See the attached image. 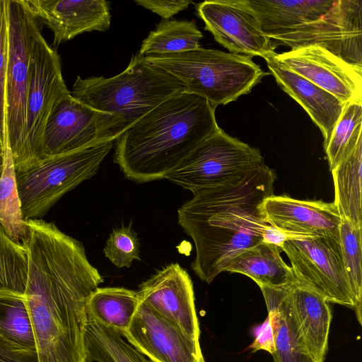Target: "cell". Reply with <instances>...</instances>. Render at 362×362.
Masks as SVG:
<instances>
[{"label":"cell","instance_id":"1","mask_svg":"<svg viewBox=\"0 0 362 362\" xmlns=\"http://www.w3.org/2000/svg\"><path fill=\"white\" fill-rule=\"evenodd\" d=\"M22 245L28 275L24 300L37 362H88L86 304L103 282L81 243L54 223L31 221Z\"/></svg>","mask_w":362,"mask_h":362},{"label":"cell","instance_id":"2","mask_svg":"<svg viewBox=\"0 0 362 362\" xmlns=\"http://www.w3.org/2000/svg\"><path fill=\"white\" fill-rule=\"evenodd\" d=\"M276 179L264 162L232 182L193 192L178 209V223L195 246L191 268L202 281L211 283L238 254L263 242L269 224L262 204Z\"/></svg>","mask_w":362,"mask_h":362},{"label":"cell","instance_id":"3","mask_svg":"<svg viewBox=\"0 0 362 362\" xmlns=\"http://www.w3.org/2000/svg\"><path fill=\"white\" fill-rule=\"evenodd\" d=\"M215 110L187 90L170 97L115 140L114 162L134 182L164 179L219 128Z\"/></svg>","mask_w":362,"mask_h":362},{"label":"cell","instance_id":"4","mask_svg":"<svg viewBox=\"0 0 362 362\" xmlns=\"http://www.w3.org/2000/svg\"><path fill=\"white\" fill-rule=\"evenodd\" d=\"M185 90L180 81L136 53L125 70L113 77L78 76L70 93L82 103L113 115L122 134L158 104Z\"/></svg>","mask_w":362,"mask_h":362},{"label":"cell","instance_id":"5","mask_svg":"<svg viewBox=\"0 0 362 362\" xmlns=\"http://www.w3.org/2000/svg\"><path fill=\"white\" fill-rule=\"evenodd\" d=\"M144 58L180 81L187 92L205 98L214 108L248 94L267 75L252 57L218 49L199 47Z\"/></svg>","mask_w":362,"mask_h":362},{"label":"cell","instance_id":"6","mask_svg":"<svg viewBox=\"0 0 362 362\" xmlns=\"http://www.w3.org/2000/svg\"><path fill=\"white\" fill-rule=\"evenodd\" d=\"M8 18V65L6 100L8 145L16 171L33 167L27 134V98L30 59L37 19L25 0H6Z\"/></svg>","mask_w":362,"mask_h":362},{"label":"cell","instance_id":"7","mask_svg":"<svg viewBox=\"0 0 362 362\" xmlns=\"http://www.w3.org/2000/svg\"><path fill=\"white\" fill-rule=\"evenodd\" d=\"M113 141L49 157L26 170L16 171L24 218L40 219L63 195L93 176Z\"/></svg>","mask_w":362,"mask_h":362},{"label":"cell","instance_id":"8","mask_svg":"<svg viewBox=\"0 0 362 362\" xmlns=\"http://www.w3.org/2000/svg\"><path fill=\"white\" fill-rule=\"evenodd\" d=\"M264 162L258 148L219 127L164 179L193 192L232 182Z\"/></svg>","mask_w":362,"mask_h":362},{"label":"cell","instance_id":"9","mask_svg":"<svg viewBox=\"0 0 362 362\" xmlns=\"http://www.w3.org/2000/svg\"><path fill=\"white\" fill-rule=\"evenodd\" d=\"M297 281L328 303L354 310V300L344 267L339 238L290 235L281 246Z\"/></svg>","mask_w":362,"mask_h":362},{"label":"cell","instance_id":"10","mask_svg":"<svg viewBox=\"0 0 362 362\" xmlns=\"http://www.w3.org/2000/svg\"><path fill=\"white\" fill-rule=\"evenodd\" d=\"M274 45L291 49L321 46L346 62L362 66V1L338 0L322 18L267 35Z\"/></svg>","mask_w":362,"mask_h":362},{"label":"cell","instance_id":"11","mask_svg":"<svg viewBox=\"0 0 362 362\" xmlns=\"http://www.w3.org/2000/svg\"><path fill=\"white\" fill-rule=\"evenodd\" d=\"M69 94L63 79L59 55L47 42L40 29L30 59L27 98V134L33 167L44 160L43 134L49 115Z\"/></svg>","mask_w":362,"mask_h":362},{"label":"cell","instance_id":"12","mask_svg":"<svg viewBox=\"0 0 362 362\" xmlns=\"http://www.w3.org/2000/svg\"><path fill=\"white\" fill-rule=\"evenodd\" d=\"M122 134L118 120L74 98H64L49 115L44 131V160L93 144L115 141Z\"/></svg>","mask_w":362,"mask_h":362},{"label":"cell","instance_id":"13","mask_svg":"<svg viewBox=\"0 0 362 362\" xmlns=\"http://www.w3.org/2000/svg\"><path fill=\"white\" fill-rule=\"evenodd\" d=\"M206 30L230 52L264 59L276 46L247 0H209L196 5Z\"/></svg>","mask_w":362,"mask_h":362},{"label":"cell","instance_id":"14","mask_svg":"<svg viewBox=\"0 0 362 362\" xmlns=\"http://www.w3.org/2000/svg\"><path fill=\"white\" fill-rule=\"evenodd\" d=\"M121 335L153 362H205L199 340L141 300Z\"/></svg>","mask_w":362,"mask_h":362},{"label":"cell","instance_id":"15","mask_svg":"<svg viewBox=\"0 0 362 362\" xmlns=\"http://www.w3.org/2000/svg\"><path fill=\"white\" fill-rule=\"evenodd\" d=\"M273 56L284 67L333 95L344 105L362 101V66L318 45L274 52Z\"/></svg>","mask_w":362,"mask_h":362},{"label":"cell","instance_id":"16","mask_svg":"<svg viewBox=\"0 0 362 362\" xmlns=\"http://www.w3.org/2000/svg\"><path fill=\"white\" fill-rule=\"evenodd\" d=\"M137 293L141 301L174 322L192 339H199L192 279L179 264L171 263L157 271L139 285Z\"/></svg>","mask_w":362,"mask_h":362},{"label":"cell","instance_id":"17","mask_svg":"<svg viewBox=\"0 0 362 362\" xmlns=\"http://www.w3.org/2000/svg\"><path fill=\"white\" fill-rule=\"evenodd\" d=\"M262 211L269 225L289 236L339 238L341 217L334 202L273 194L264 201Z\"/></svg>","mask_w":362,"mask_h":362},{"label":"cell","instance_id":"18","mask_svg":"<svg viewBox=\"0 0 362 362\" xmlns=\"http://www.w3.org/2000/svg\"><path fill=\"white\" fill-rule=\"evenodd\" d=\"M32 13L52 31V46L86 32L108 30L110 2L105 0H25Z\"/></svg>","mask_w":362,"mask_h":362},{"label":"cell","instance_id":"19","mask_svg":"<svg viewBox=\"0 0 362 362\" xmlns=\"http://www.w3.org/2000/svg\"><path fill=\"white\" fill-rule=\"evenodd\" d=\"M284 292L299 346L315 362H324L332 318L329 303L298 281L285 286Z\"/></svg>","mask_w":362,"mask_h":362},{"label":"cell","instance_id":"20","mask_svg":"<svg viewBox=\"0 0 362 362\" xmlns=\"http://www.w3.org/2000/svg\"><path fill=\"white\" fill-rule=\"evenodd\" d=\"M274 53L264 59L270 73L281 89L302 106L319 127L325 145L345 105L333 95L279 64Z\"/></svg>","mask_w":362,"mask_h":362},{"label":"cell","instance_id":"21","mask_svg":"<svg viewBox=\"0 0 362 362\" xmlns=\"http://www.w3.org/2000/svg\"><path fill=\"white\" fill-rule=\"evenodd\" d=\"M281 249L265 242L238 254L226 271L244 274L260 286L284 287L297 281L292 269L281 256Z\"/></svg>","mask_w":362,"mask_h":362},{"label":"cell","instance_id":"22","mask_svg":"<svg viewBox=\"0 0 362 362\" xmlns=\"http://www.w3.org/2000/svg\"><path fill=\"white\" fill-rule=\"evenodd\" d=\"M268 35L317 20L334 7V0H247Z\"/></svg>","mask_w":362,"mask_h":362},{"label":"cell","instance_id":"23","mask_svg":"<svg viewBox=\"0 0 362 362\" xmlns=\"http://www.w3.org/2000/svg\"><path fill=\"white\" fill-rule=\"evenodd\" d=\"M284 287L260 286L268 310L275 342L274 362H315L299 346Z\"/></svg>","mask_w":362,"mask_h":362},{"label":"cell","instance_id":"24","mask_svg":"<svg viewBox=\"0 0 362 362\" xmlns=\"http://www.w3.org/2000/svg\"><path fill=\"white\" fill-rule=\"evenodd\" d=\"M139 303L136 291L122 287H98L87 300L88 319L121 334L130 325Z\"/></svg>","mask_w":362,"mask_h":362},{"label":"cell","instance_id":"25","mask_svg":"<svg viewBox=\"0 0 362 362\" xmlns=\"http://www.w3.org/2000/svg\"><path fill=\"white\" fill-rule=\"evenodd\" d=\"M362 139L350 154L332 171L334 186L333 202L342 218L362 228Z\"/></svg>","mask_w":362,"mask_h":362},{"label":"cell","instance_id":"26","mask_svg":"<svg viewBox=\"0 0 362 362\" xmlns=\"http://www.w3.org/2000/svg\"><path fill=\"white\" fill-rule=\"evenodd\" d=\"M202 37L194 20H162L143 40L137 53L145 57L191 51L201 47Z\"/></svg>","mask_w":362,"mask_h":362},{"label":"cell","instance_id":"27","mask_svg":"<svg viewBox=\"0 0 362 362\" xmlns=\"http://www.w3.org/2000/svg\"><path fill=\"white\" fill-rule=\"evenodd\" d=\"M86 346L88 362H153L117 331L88 319Z\"/></svg>","mask_w":362,"mask_h":362},{"label":"cell","instance_id":"28","mask_svg":"<svg viewBox=\"0 0 362 362\" xmlns=\"http://www.w3.org/2000/svg\"><path fill=\"white\" fill-rule=\"evenodd\" d=\"M0 223L14 241L22 244L27 238L29 229L21 210L16 169L8 143L3 154L0 173Z\"/></svg>","mask_w":362,"mask_h":362},{"label":"cell","instance_id":"29","mask_svg":"<svg viewBox=\"0 0 362 362\" xmlns=\"http://www.w3.org/2000/svg\"><path fill=\"white\" fill-rule=\"evenodd\" d=\"M27 275L25 248L12 240L0 223V296L24 298Z\"/></svg>","mask_w":362,"mask_h":362},{"label":"cell","instance_id":"30","mask_svg":"<svg viewBox=\"0 0 362 362\" xmlns=\"http://www.w3.org/2000/svg\"><path fill=\"white\" fill-rule=\"evenodd\" d=\"M362 101L350 102L336 123L328 141L323 145L329 169L346 158L362 139Z\"/></svg>","mask_w":362,"mask_h":362},{"label":"cell","instance_id":"31","mask_svg":"<svg viewBox=\"0 0 362 362\" xmlns=\"http://www.w3.org/2000/svg\"><path fill=\"white\" fill-rule=\"evenodd\" d=\"M339 236L344 264L354 296V310L361 325L362 228L354 226L341 218Z\"/></svg>","mask_w":362,"mask_h":362},{"label":"cell","instance_id":"32","mask_svg":"<svg viewBox=\"0 0 362 362\" xmlns=\"http://www.w3.org/2000/svg\"><path fill=\"white\" fill-rule=\"evenodd\" d=\"M0 329L12 341L35 350L33 331L24 298L0 296Z\"/></svg>","mask_w":362,"mask_h":362},{"label":"cell","instance_id":"33","mask_svg":"<svg viewBox=\"0 0 362 362\" xmlns=\"http://www.w3.org/2000/svg\"><path fill=\"white\" fill-rule=\"evenodd\" d=\"M103 251L117 268L129 267L134 260L140 259V242L130 227L122 226L110 234Z\"/></svg>","mask_w":362,"mask_h":362},{"label":"cell","instance_id":"34","mask_svg":"<svg viewBox=\"0 0 362 362\" xmlns=\"http://www.w3.org/2000/svg\"><path fill=\"white\" fill-rule=\"evenodd\" d=\"M8 65V18L6 0H0V153L8 144L6 85Z\"/></svg>","mask_w":362,"mask_h":362},{"label":"cell","instance_id":"35","mask_svg":"<svg viewBox=\"0 0 362 362\" xmlns=\"http://www.w3.org/2000/svg\"><path fill=\"white\" fill-rule=\"evenodd\" d=\"M0 362H37L36 351L12 341L0 329Z\"/></svg>","mask_w":362,"mask_h":362},{"label":"cell","instance_id":"36","mask_svg":"<svg viewBox=\"0 0 362 362\" xmlns=\"http://www.w3.org/2000/svg\"><path fill=\"white\" fill-rule=\"evenodd\" d=\"M135 3L160 16L163 20H168L174 15L186 9L190 4L189 0H134Z\"/></svg>","mask_w":362,"mask_h":362},{"label":"cell","instance_id":"37","mask_svg":"<svg viewBox=\"0 0 362 362\" xmlns=\"http://www.w3.org/2000/svg\"><path fill=\"white\" fill-rule=\"evenodd\" d=\"M255 339L249 348L252 352L263 350L272 355L275 352V342L273 329L269 315L255 331Z\"/></svg>","mask_w":362,"mask_h":362},{"label":"cell","instance_id":"38","mask_svg":"<svg viewBox=\"0 0 362 362\" xmlns=\"http://www.w3.org/2000/svg\"><path fill=\"white\" fill-rule=\"evenodd\" d=\"M289 235L269 225L263 235V242L272 243L281 248L284 240Z\"/></svg>","mask_w":362,"mask_h":362},{"label":"cell","instance_id":"39","mask_svg":"<svg viewBox=\"0 0 362 362\" xmlns=\"http://www.w3.org/2000/svg\"><path fill=\"white\" fill-rule=\"evenodd\" d=\"M2 163H3V154L1 153H0V173L1 171Z\"/></svg>","mask_w":362,"mask_h":362}]
</instances>
